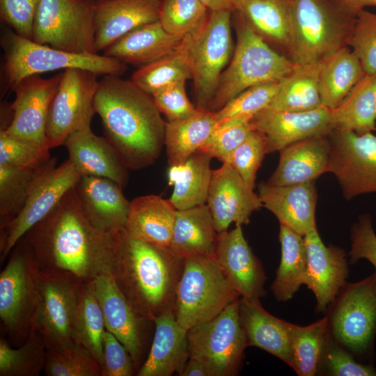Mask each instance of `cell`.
Returning a JSON list of instances; mask_svg holds the SVG:
<instances>
[{"label": "cell", "instance_id": "obj_1", "mask_svg": "<svg viewBox=\"0 0 376 376\" xmlns=\"http://www.w3.org/2000/svg\"><path fill=\"white\" fill-rule=\"evenodd\" d=\"M118 231L106 233L94 226L73 187L22 238L41 271L68 272L88 282L110 272Z\"/></svg>", "mask_w": 376, "mask_h": 376}, {"label": "cell", "instance_id": "obj_2", "mask_svg": "<svg viewBox=\"0 0 376 376\" xmlns=\"http://www.w3.org/2000/svg\"><path fill=\"white\" fill-rule=\"evenodd\" d=\"M94 108L106 139L127 169L153 163L164 143L166 122L150 94L131 79L104 75L99 81Z\"/></svg>", "mask_w": 376, "mask_h": 376}, {"label": "cell", "instance_id": "obj_3", "mask_svg": "<svg viewBox=\"0 0 376 376\" xmlns=\"http://www.w3.org/2000/svg\"><path fill=\"white\" fill-rule=\"evenodd\" d=\"M183 258L170 246H159L118 231L110 273L136 313L152 321L174 311Z\"/></svg>", "mask_w": 376, "mask_h": 376}, {"label": "cell", "instance_id": "obj_4", "mask_svg": "<svg viewBox=\"0 0 376 376\" xmlns=\"http://www.w3.org/2000/svg\"><path fill=\"white\" fill-rule=\"evenodd\" d=\"M231 20L236 43L208 106V110L213 111L251 86L281 81L297 66L270 47L239 13L233 10Z\"/></svg>", "mask_w": 376, "mask_h": 376}, {"label": "cell", "instance_id": "obj_5", "mask_svg": "<svg viewBox=\"0 0 376 376\" xmlns=\"http://www.w3.org/2000/svg\"><path fill=\"white\" fill-rule=\"evenodd\" d=\"M290 6L295 64L322 63L348 46L356 16L338 0H290Z\"/></svg>", "mask_w": 376, "mask_h": 376}, {"label": "cell", "instance_id": "obj_6", "mask_svg": "<svg viewBox=\"0 0 376 376\" xmlns=\"http://www.w3.org/2000/svg\"><path fill=\"white\" fill-rule=\"evenodd\" d=\"M240 297L214 258L196 256L183 258L174 315L186 330L214 319Z\"/></svg>", "mask_w": 376, "mask_h": 376}, {"label": "cell", "instance_id": "obj_7", "mask_svg": "<svg viewBox=\"0 0 376 376\" xmlns=\"http://www.w3.org/2000/svg\"><path fill=\"white\" fill-rule=\"evenodd\" d=\"M6 83L11 89L24 78L46 72L81 68L98 75H122L124 63L99 54H72L41 45L7 30L1 40Z\"/></svg>", "mask_w": 376, "mask_h": 376}, {"label": "cell", "instance_id": "obj_8", "mask_svg": "<svg viewBox=\"0 0 376 376\" xmlns=\"http://www.w3.org/2000/svg\"><path fill=\"white\" fill-rule=\"evenodd\" d=\"M328 331L358 360L372 363L376 337V273L346 283L327 311Z\"/></svg>", "mask_w": 376, "mask_h": 376}, {"label": "cell", "instance_id": "obj_9", "mask_svg": "<svg viewBox=\"0 0 376 376\" xmlns=\"http://www.w3.org/2000/svg\"><path fill=\"white\" fill-rule=\"evenodd\" d=\"M10 253L0 274V318L10 337L26 339L38 306L40 269L23 238Z\"/></svg>", "mask_w": 376, "mask_h": 376}, {"label": "cell", "instance_id": "obj_10", "mask_svg": "<svg viewBox=\"0 0 376 376\" xmlns=\"http://www.w3.org/2000/svg\"><path fill=\"white\" fill-rule=\"evenodd\" d=\"M83 283L68 272L40 270L38 302L32 326L42 334L47 350L65 352L77 345L74 325Z\"/></svg>", "mask_w": 376, "mask_h": 376}, {"label": "cell", "instance_id": "obj_11", "mask_svg": "<svg viewBox=\"0 0 376 376\" xmlns=\"http://www.w3.org/2000/svg\"><path fill=\"white\" fill-rule=\"evenodd\" d=\"M239 299L214 319L188 330L189 358L202 362L211 376H235L242 367L248 343Z\"/></svg>", "mask_w": 376, "mask_h": 376}, {"label": "cell", "instance_id": "obj_12", "mask_svg": "<svg viewBox=\"0 0 376 376\" xmlns=\"http://www.w3.org/2000/svg\"><path fill=\"white\" fill-rule=\"evenodd\" d=\"M231 16L230 10H210L205 24L189 35L191 79L199 109H208L220 76L232 58Z\"/></svg>", "mask_w": 376, "mask_h": 376}, {"label": "cell", "instance_id": "obj_13", "mask_svg": "<svg viewBox=\"0 0 376 376\" xmlns=\"http://www.w3.org/2000/svg\"><path fill=\"white\" fill-rule=\"evenodd\" d=\"M93 0H40L32 40L72 54L95 49Z\"/></svg>", "mask_w": 376, "mask_h": 376}, {"label": "cell", "instance_id": "obj_14", "mask_svg": "<svg viewBox=\"0 0 376 376\" xmlns=\"http://www.w3.org/2000/svg\"><path fill=\"white\" fill-rule=\"evenodd\" d=\"M95 72L81 68H68L52 100L46 126V144L52 148L63 146L74 132L91 127L94 99L99 87Z\"/></svg>", "mask_w": 376, "mask_h": 376}, {"label": "cell", "instance_id": "obj_15", "mask_svg": "<svg viewBox=\"0 0 376 376\" xmlns=\"http://www.w3.org/2000/svg\"><path fill=\"white\" fill-rule=\"evenodd\" d=\"M328 138L327 172L335 175L345 198L376 193V136L334 129Z\"/></svg>", "mask_w": 376, "mask_h": 376}, {"label": "cell", "instance_id": "obj_16", "mask_svg": "<svg viewBox=\"0 0 376 376\" xmlns=\"http://www.w3.org/2000/svg\"><path fill=\"white\" fill-rule=\"evenodd\" d=\"M81 177L68 159L47 170L37 181L19 213L1 228V262L36 224L47 217Z\"/></svg>", "mask_w": 376, "mask_h": 376}, {"label": "cell", "instance_id": "obj_17", "mask_svg": "<svg viewBox=\"0 0 376 376\" xmlns=\"http://www.w3.org/2000/svg\"><path fill=\"white\" fill-rule=\"evenodd\" d=\"M61 77L62 72L50 78L36 75L27 77L16 84L12 88L15 93V100L10 105L12 120L3 130L47 146L46 126L49 109Z\"/></svg>", "mask_w": 376, "mask_h": 376}, {"label": "cell", "instance_id": "obj_18", "mask_svg": "<svg viewBox=\"0 0 376 376\" xmlns=\"http://www.w3.org/2000/svg\"><path fill=\"white\" fill-rule=\"evenodd\" d=\"M207 205L219 234L227 231L232 223L248 224L252 213L263 207L258 194L228 163L212 170Z\"/></svg>", "mask_w": 376, "mask_h": 376}, {"label": "cell", "instance_id": "obj_19", "mask_svg": "<svg viewBox=\"0 0 376 376\" xmlns=\"http://www.w3.org/2000/svg\"><path fill=\"white\" fill-rule=\"evenodd\" d=\"M304 237L307 256L304 285L315 297L316 313H325L347 283L349 274L347 254L340 247L332 244L326 246L318 229Z\"/></svg>", "mask_w": 376, "mask_h": 376}, {"label": "cell", "instance_id": "obj_20", "mask_svg": "<svg viewBox=\"0 0 376 376\" xmlns=\"http://www.w3.org/2000/svg\"><path fill=\"white\" fill-rule=\"evenodd\" d=\"M214 258L241 297L260 299L266 295L263 266L246 240L241 225L219 234Z\"/></svg>", "mask_w": 376, "mask_h": 376}, {"label": "cell", "instance_id": "obj_21", "mask_svg": "<svg viewBox=\"0 0 376 376\" xmlns=\"http://www.w3.org/2000/svg\"><path fill=\"white\" fill-rule=\"evenodd\" d=\"M251 120L266 137L267 154L308 137L329 135L334 130L331 110L323 106L300 112L265 109Z\"/></svg>", "mask_w": 376, "mask_h": 376}, {"label": "cell", "instance_id": "obj_22", "mask_svg": "<svg viewBox=\"0 0 376 376\" xmlns=\"http://www.w3.org/2000/svg\"><path fill=\"white\" fill-rule=\"evenodd\" d=\"M91 283L102 308L106 329L127 348L136 365L143 350L146 320L136 313L110 272L97 275Z\"/></svg>", "mask_w": 376, "mask_h": 376}, {"label": "cell", "instance_id": "obj_23", "mask_svg": "<svg viewBox=\"0 0 376 376\" xmlns=\"http://www.w3.org/2000/svg\"><path fill=\"white\" fill-rule=\"evenodd\" d=\"M160 1L93 0L96 53L132 30L158 21Z\"/></svg>", "mask_w": 376, "mask_h": 376}, {"label": "cell", "instance_id": "obj_24", "mask_svg": "<svg viewBox=\"0 0 376 376\" xmlns=\"http://www.w3.org/2000/svg\"><path fill=\"white\" fill-rule=\"evenodd\" d=\"M258 190L263 207L274 214L280 224L302 236L317 229L315 181L288 185L261 182Z\"/></svg>", "mask_w": 376, "mask_h": 376}, {"label": "cell", "instance_id": "obj_25", "mask_svg": "<svg viewBox=\"0 0 376 376\" xmlns=\"http://www.w3.org/2000/svg\"><path fill=\"white\" fill-rule=\"evenodd\" d=\"M75 187L83 212L94 226L106 233L125 228L130 203L121 186L106 178L81 175Z\"/></svg>", "mask_w": 376, "mask_h": 376}, {"label": "cell", "instance_id": "obj_26", "mask_svg": "<svg viewBox=\"0 0 376 376\" xmlns=\"http://www.w3.org/2000/svg\"><path fill=\"white\" fill-rule=\"evenodd\" d=\"M63 146L81 175L106 178L122 187L125 185L127 168L109 141L96 135L91 127L72 134Z\"/></svg>", "mask_w": 376, "mask_h": 376}, {"label": "cell", "instance_id": "obj_27", "mask_svg": "<svg viewBox=\"0 0 376 376\" xmlns=\"http://www.w3.org/2000/svg\"><path fill=\"white\" fill-rule=\"evenodd\" d=\"M330 145L328 135L308 137L281 149L279 164L267 182L288 185L315 181L327 172Z\"/></svg>", "mask_w": 376, "mask_h": 376}, {"label": "cell", "instance_id": "obj_28", "mask_svg": "<svg viewBox=\"0 0 376 376\" xmlns=\"http://www.w3.org/2000/svg\"><path fill=\"white\" fill-rule=\"evenodd\" d=\"M155 325L150 353L138 376L179 375L189 359L188 331L176 320L174 311L164 313L153 320Z\"/></svg>", "mask_w": 376, "mask_h": 376}, {"label": "cell", "instance_id": "obj_29", "mask_svg": "<svg viewBox=\"0 0 376 376\" xmlns=\"http://www.w3.org/2000/svg\"><path fill=\"white\" fill-rule=\"evenodd\" d=\"M233 10L270 47L291 60L290 0H234Z\"/></svg>", "mask_w": 376, "mask_h": 376}, {"label": "cell", "instance_id": "obj_30", "mask_svg": "<svg viewBox=\"0 0 376 376\" xmlns=\"http://www.w3.org/2000/svg\"><path fill=\"white\" fill-rule=\"evenodd\" d=\"M185 36L168 33L159 21L129 32L104 50V55L141 67L173 52Z\"/></svg>", "mask_w": 376, "mask_h": 376}, {"label": "cell", "instance_id": "obj_31", "mask_svg": "<svg viewBox=\"0 0 376 376\" xmlns=\"http://www.w3.org/2000/svg\"><path fill=\"white\" fill-rule=\"evenodd\" d=\"M240 317L248 346L262 349L292 366L288 323L269 313L260 299H239Z\"/></svg>", "mask_w": 376, "mask_h": 376}, {"label": "cell", "instance_id": "obj_32", "mask_svg": "<svg viewBox=\"0 0 376 376\" xmlns=\"http://www.w3.org/2000/svg\"><path fill=\"white\" fill-rule=\"evenodd\" d=\"M176 210L157 195L137 197L130 203L125 227L132 238L159 246H170Z\"/></svg>", "mask_w": 376, "mask_h": 376}, {"label": "cell", "instance_id": "obj_33", "mask_svg": "<svg viewBox=\"0 0 376 376\" xmlns=\"http://www.w3.org/2000/svg\"><path fill=\"white\" fill-rule=\"evenodd\" d=\"M218 236L206 204L176 210L170 248L182 258H214Z\"/></svg>", "mask_w": 376, "mask_h": 376}, {"label": "cell", "instance_id": "obj_34", "mask_svg": "<svg viewBox=\"0 0 376 376\" xmlns=\"http://www.w3.org/2000/svg\"><path fill=\"white\" fill-rule=\"evenodd\" d=\"M211 157L198 150L185 162L171 165L168 182L173 186L169 199L176 210L204 205L207 203L212 170Z\"/></svg>", "mask_w": 376, "mask_h": 376}, {"label": "cell", "instance_id": "obj_35", "mask_svg": "<svg viewBox=\"0 0 376 376\" xmlns=\"http://www.w3.org/2000/svg\"><path fill=\"white\" fill-rule=\"evenodd\" d=\"M219 126L216 112L199 109L181 120L166 122L164 144L169 165L185 162L212 137Z\"/></svg>", "mask_w": 376, "mask_h": 376}, {"label": "cell", "instance_id": "obj_36", "mask_svg": "<svg viewBox=\"0 0 376 376\" xmlns=\"http://www.w3.org/2000/svg\"><path fill=\"white\" fill-rule=\"evenodd\" d=\"M331 112L334 129L359 134L376 130V73H364Z\"/></svg>", "mask_w": 376, "mask_h": 376}, {"label": "cell", "instance_id": "obj_37", "mask_svg": "<svg viewBox=\"0 0 376 376\" xmlns=\"http://www.w3.org/2000/svg\"><path fill=\"white\" fill-rule=\"evenodd\" d=\"M364 73L359 59L348 46L324 61L318 80L322 105L335 109Z\"/></svg>", "mask_w": 376, "mask_h": 376}, {"label": "cell", "instance_id": "obj_38", "mask_svg": "<svg viewBox=\"0 0 376 376\" xmlns=\"http://www.w3.org/2000/svg\"><path fill=\"white\" fill-rule=\"evenodd\" d=\"M279 240L281 256L270 290L279 301L290 300L304 285L307 256L304 236L280 224Z\"/></svg>", "mask_w": 376, "mask_h": 376}, {"label": "cell", "instance_id": "obj_39", "mask_svg": "<svg viewBox=\"0 0 376 376\" xmlns=\"http://www.w3.org/2000/svg\"><path fill=\"white\" fill-rule=\"evenodd\" d=\"M322 63L297 65L295 69L282 79L277 93L265 109L300 112L322 107L318 84Z\"/></svg>", "mask_w": 376, "mask_h": 376}, {"label": "cell", "instance_id": "obj_40", "mask_svg": "<svg viewBox=\"0 0 376 376\" xmlns=\"http://www.w3.org/2000/svg\"><path fill=\"white\" fill-rule=\"evenodd\" d=\"M55 166L54 158L29 167L0 165V228L19 213L38 179Z\"/></svg>", "mask_w": 376, "mask_h": 376}, {"label": "cell", "instance_id": "obj_41", "mask_svg": "<svg viewBox=\"0 0 376 376\" xmlns=\"http://www.w3.org/2000/svg\"><path fill=\"white\" fill-rule=\"evenodd\" d=\"M189 60V35L169 54L136 70L131 80L151 95L176 83L191 79Z\"/></svg>", "mask_w": 376, "mask_h": 376}, {"label": "cell", "instance_id": "obj_42", "mask_svg": "<svg viewBox=\"0 0 376 376\" xmlns=\"http://www.w3.org/2000/svg\"><path fill=\"white\" fill-rule=\"evenodd\" d=\"M106 330L100 304L91 281L84 282L77 302L74 325L76 344L85 348L103 364V336Z\"/></svg>", "mask_w": 376, "mask_h": 376}, {"label": "cell", "instance_id": "obj_43", "mask_svg": "<svg viewBox=\"0 0 376 376\" xmlns=\"http://www.w3.org/2000/svg\"><path fill=\"white\" fill-rule=\"evenodd\" d=\"M327 329V315L304 327L288 323V336L292 360L290 368L297 375H316Z\"/></svg>", "mask_w": 376, "mask_h": 376}, {"label": "cell", "instance_id": "obj_44", "mask_svg": "<svg viewBox=\"0 0 376 376\" xmlns=\"http://www.w3.org/2000/svg\"><path fill=\"white\" fill-rule=\"evenodd\" d=\"M47 348L40 332L34 327L24 343L13 348L0 340V376H38L45 366Z\"/></svg>", "mask_w": 376, "mask_h": 376}, {"label": "cell", "instance_id": "obj_45", "mask_svg": "<svg viewBox=\"0 0 376 376\" xmlns=\"http://www.w3.org/2000/svg\"><path fill=\"white\" fill-rule=\"evenodd\" d=\"M210 13L200 0H161L158 21L168 33L185 36L198 30Z\"/></svg>", "mask_w": 376, "mask_h": 376}, {"label": "cell", "instance_id": "obj_46", "mask_svg": "<svg viewBox=\"0 0 376 376\" xmlns=\"http://www.w3.org/2000/svg\"><path fill=\"white\" fill-rule=\"evenodd\" d=\"M316 375L376 376V368L373 363L358 360L327 329Z\"/></svg>", "mask_w": 376, "mask_h": 376}, {"label": "cell", "instance_id": "obj_47", "mask_svg": "<svg viewBox=\"0 0 376 376\" xmlns=\"http://www.w3.org/2000/svg\"><path fill=\"white\" fill-rule=\"evenodd\" d=\"M249 117H237L219 123L212 137L199 150L227 163L230 155L256 130Z\"/></svg>", "mask_w": 376, "mask_h": 376}, {"label": "cell", "instance_id": "obj_48", "mask_svg": "<svg viewBox=\"0 0 376 376\" xmlns=\"http://www.w3.org/2000/svg\"><path fill=\"white\" fill-rule=\"evenodd\" d=\"M281 81L253 86L240 93L215 111L219 123L237 117L253 118L269 106L279 89Z\"/></svg>", "mask_w": 376, "mask_h": 376}, {"label": "cell", "instance_id": "obj_49", "mask_svg": "<svg viewBox=\"0 0 376 376\" xmlns=\"http://www.w3.org/2000/svg\"><path fill=\"white\" fill-rule=\"evenodd\" d=\"M43 371L47 376H102L99 362L77 344L65 352L47 350Z\"/></svg>", "mask_w": 376, "mask_h": 376}, {"label": "cell", "instance_id": "obj_50", "mask_svg": "<svg viewBox=\"0 0 376 376\" xmlns=\"http://www.w3.org/2000/svg\"><path fill=\"white\" fill-rule=\"evenodd\" d=\"M51 158L49 149L38 142L0 132V165L29 167Z\"/></svg>", "mask_w": 376, "mask_h": 376}, {"label": "cell", "instance_id": "obj_51", "mask_svg": "<svg viewBox=\"0 0 376 376\" xmlns=\"http://www.w3.org/2000/svg\"><path fill=\"white\" fill-rule=\"evenodd\" d=\"M266 154V137L261 132L254 130L233 152L227 163L238 173L249 187L254 189L257 171Z\"/></svg>", "mask_w": 376, "mask_h": 376}, {"label": "cell", "instance_id": "obj_52", "mask_svg": "<svg viewBox=\"0 0 376 376\" xmlns=\"http://www.w3.org/2000/svg\"><path fill=\"white\" fill-rule=\"evenodd\" d=\"M348 46L365 73H376V13L365 9L357 13Z\"/></svg>", "mask_w": 376, "mask_h": 376}, {"label": "cell", "instance_id": "obj_53", "mask_svg": "<svg viewBox=\"0 0 376 376\" xmlns=\"http://www.w3.org/2000/svg\"><path fill=\"white\" fill-rule=\"evenodd\" d=\"M152 97L158 110L166 116L169 122L186 119L198 110L188 98L185 82L170 85Z\"/></svg>", "mask_w": 376, "mask_h": 376}, {"label": "cell", "instance_id": "obj_54", "mask_svg": "<svg viewBox=\"0 0 376 376\" xmlns=\"http://www.w3.org/2000/svg\"><path fill=\"white\" fill-rule=\"evenodd\" d=\"M40 0H0V16L17 34L32 40L34 19Z\"/></svg>", "mask_w": 376, "mask_h": 376}, {"label": "cell", "instance_id": "obj_55", "mask_svg": "<svg viewBox=\"0 0 376 376\" xmlns=\"http://www.w3.org/2000/svg\"><path fill=\"white\" fill-rule=\"evenodd\" d=\"M350 240V263L366 259L373 265L376 273V233L369 215L359 217L352 225Z\"/></svg>", "mask_w": 376, "mask_h": 376}, {"label": "cell", "instance_id": "obj_56", "mask_svg": "<svg viewBox=\"0 0 376 376\" xmlns=\"http://www.w3.org/2000/svg\"><path fill=\"white\" fill-rule=\"evenodd\" d=\"M134 363L127 348L108 330L103 336L102 376H131Z\"/></svg>", "mask_w": 376, "mask_h": 376}, {"label": "cell", "instance_id": "obj_57", "mask_svg": "<svg viewBox=\"0 0 376 376\" xmlns=\"http://www.w3.org/2000/svg\"><path fill=\"white\" fill-rule=\"evenodd\" d=\"M180 376H211L207 368L200 361L189 358Z\"/></svg>", "mask_w": 376, "mask_h": 376}, {"label": "cell", "instance_id": "obj_58", "mask_svg": "<svg viewBox=\"0 0 376 376\" xmlns=\"http://www.w3.org/2000/svg\"><path fill=\"white\" fill-rule=\"evenodd\" d=\"M351 14L357 16V13L366 6H376V0H338Z\"/></svg>", "mask_w": 376, "mask_h": 376}, {"label": "cell", "instance_id": "obj_59", "mask_svg": "<svg viewBox=\"0 0 376 376\" xmlns=\"http://www.w3.org/2000/svg\"><path fill=\"white\" fill-rule=\"evenodd\" d=\"M210 10H233L234 0H200Z\"/></svg>", "mask_w": 376, "mask_h": 376}]
</instances>
